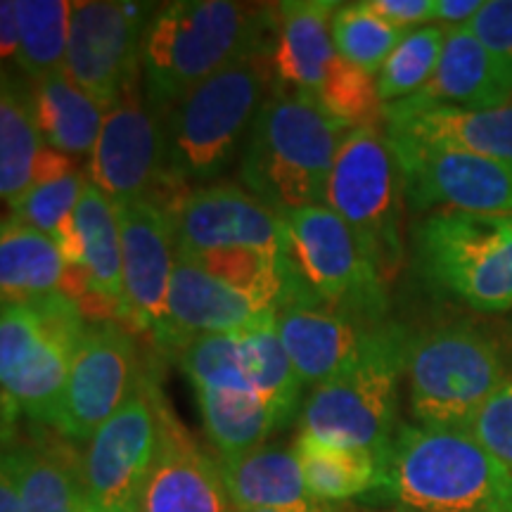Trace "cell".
Instances as JSON below:
<instances>
[{
	"instance_id": "6da1fadb",
	"label": "cell",
	"mask_w": 512,
	"mask_h": 512,
	"mask_svg": "<svg viewBox=\"0 0 512 512\" xmlns=\"http://www.w3.org/2000/svg\"><path fill=\"white\" fill-rule=\"evenodd\" d=\"M351 131L325 110L318 95L273 88L245 138L240 162L245 190L280 216L325 204L332 166Z\"/></svg>"
},
{
	"instance_id": "7a4b0ae2",
	"label": "cell",
	"mask_w": 512,
	"mask_h": 512,
	"mask_svg": "<svg viewBox=\"0 0 512 512\" xmlns=\"http://www.w3.org/2000/svg\"><path fill=\"white\" fill-rule=\"evenodd\" d=\"M375 494L413 512H512V477L470 430L401 425Z\"/></svg>"
},
{
	"instance_id": "3957f363",
	"label": "cell",
	"mask_w": 512,
	"mask_h": 512,
	"mask_svg": "<svg viewBox=\"0 0 512 512\" xmlns=\"http://www.w3.org/2000/svg\"><path fill=\"white\" fill-rule=\"evenodd\" d=\"M268 12L230 0H181L164 5L143 31V79L157 110L174 107L185 93L221 69L266 46Z\"/></svg>"
},
{
	"instance_id": "277c9868",
	"label": "cell",
	"mask_w": 512,
	"mask_h": 512,
	"mask_svg": "<svg viewBox=\"0 0 512 512\" xmlns=\"http://www.w3.org/2000/svg\"><path fill=\"white\" fill-rule=\"evenodd\" d=\"M411 332L382 323L370 332L356 361L313 387L302 408V434L380 460L399 432V382L406 375Z\"/></svg>"
},
{
	"instance_id": "5b68a950",
	"label": "cell",
	"mask_w": 512,
	"mask_h": 512,
	"mask_svg": "<svg viewBox=\"0 0 512 512\" xmlns=\"http://www.w3.org/2000/svg\"><path fill=\"white\" fill-rule=\"evenodd\" d=\"M88 323L67 294L3 304L0 316V382L5 415L24 413L57 430L69 370Z\"/></svg>"
},
{
	"instance_id": "8992f818",
	"label": "cell",
	"mask_w": 512,
	"mask_h": 512,
	"mask_svg": "<svg viewBox=\"0 0 512 512\" xmlns=\"http://www.w3.org/2000/svg\"><path fill=\"white\" fill-rule=\"evenodd\" d=\"M273 76V53H254L185 93L166 117V169L183 181L219 176L273 93Z\"/></svg>"
},
{
	"instance_id": "52a82bcc",
	"label": "cell",
	"mask_w": 512,
	"mask_h": 512,
	"mask_svg": "<svg viewBox=\"0 0 512 512\" xmlns=\"http://www.w3.org/2000/svg\"><path fill=\"white\" fill-rule=\"evenodd\" d=\"M420 278L479 313L512 311V214L434 209L413 228Z\"/></svg>"
},
{
	"instance_id": "ba28073f",
	"label": "cell",
	"mask_w": 512,
	"mask_h": 512,
	"mask_svg": "<svg viewBox=\"0 0 512 512\" xmlns=\"http://www.w3.org/2000/svg\"><path fill=\"white\" fill-rule=\"evenodd\" d=\"M406 380L418 425L467 430L510 377L494 337L448 323L408 339Z\"/></svg>"
},
{
	"instance_id": "9c48e42d",
	"label": "cell",
	"mask_w": 512,
	"mask_h": 512,
	"mask_svg": "<svg viewBox=\"0 0 512 512\" xmlns=\"http://www.w3.org/2000/svg\"><path fill=\"white\" fill-rule=\"evenodd\" d=\"M403 181L384 128H354L339 147L325 204L342 216L361 252L387 285L406 259L401 233Z\"/></svg>"
},
{
	"instance_id": "30bf717a",
	"label": "cell",
	"mask_w": 512,
	"mask_h": 512,
	"mask_svg": "<svg viewBox=\"0 0 512 512\" xmlns=\"http://www.w3.org/2000/svg\"><path fill=\"white\" fill-rule=\"evenodd\" d=\"M292 261L306 287L330 309L368 325L387 311L382 278L363 256L351 228L328 204L287 211Z\"/></svg>"
},
{
	"instance_id": "8fae6325",
	"label": "cell",
	"mask_w": 512,
	"mask_h": 512,
	"mask_svg": "<svg viewBox=\"0 0 512 512\" xmlns=\"http://www.w3.org/2000/svg\"><path fill=\"white\" fill-rule=\"evenodd\" d=\"M389 145L399 162L403 200L413 211L512 214V162L401 138H389Z\"/></svg>"
},
{
	"instance_id": "7c38bea8",
	"label": "cell",
	"mask_w": 512,
	"mask_h": 512,
	"mask_svg": "<svg viewBox=\"0 0 512 512\" xmlns=\"http://www.w3.org/2000/svg\"><path fill=\"white\" fill-rule=\"evenodd\" d=\"M157 384L140 377L136 392L88 441L83 475L91 512H136L157 451Z\"/></svg>"
},
{
	"instance_id": "4fadbf2b",
	"label": "cell",
	"mask_w": 512,
	"mask_h": 512,
	"mask_svg": "<svg viewBox=\"0 0 512 512\" xmlns=\"http://www.w3.org/2000/svg\"><path fill=\"white\" fill-rule=\"evenodd\" d=\"M166 209L174 219L178 252L252 249L292 256L290 228L283 216L240 185H200L166 204Z\"/></svg>"
},
{
	"instance_id": "5bb4252c",
	"label": "cell",
	"mask_w": 512,
	"mask_h": 512,
	"mask_svg": "<svg viewBox=\"0 0 512 512\" xmlns=\"http://www.w3.org/2000/svg\"><path fill=\"white\" fill-rule=\"evenodd\" d=\"M140 8L112 0L74 3L64 74L81 91L112 107L143 76Z\"/></svg>"
},
{
	"instance_id": "9a60e30c",
	"label": "cell",
	"mask_w": 512,
	"mask_h": 512,
	"mask_svg": "<svg viewBox=\"0 0 512 512\" xmlns=\"http://www.w3.org/2000/svg\"><path fill=\"white\" fill-rule=\"evenodd\" d=\"M166 140L157 107L145 102L140 81L107 110L98 143L88 162V178L114 207L152 200L164 181Z\"/></svg>"
},
{
	"instance_id": "2e32d148",
	"label": "cell",
	"mask_w": 512,
	"mask_h": 512,
	"mask_svg": "<svg viewBox=\"0 0 512 512\" xmlns=\"http://www.w3.org/2000/svg\"><path fill=\"white\" fill-rule=\"evenodd\" d=\"M138 347L117 323L88 325L69 370L57 430L74 441H91L95 432L136 392Z\"/></svg>"
},
{
	"instance_id": "e0dca14e",
	"label": "cell",
	"mask_w": 512,
	"mask_h": 512,
	"mask_svg": "<svg viewBox=\"0 0 512 512\" xmlns=\"http://www.w3.org/2000/svg\"><path fill=\"white\" fill-rule=\"evenodd\" d=\"M121 230L124 302L121 316L133 328L159 335L166 320L176 266V228L166 204L136 200L117 207Z\"/></svg>"
},
{
	"instance_id": "ac0fdd59",
	"label": "cell",
	"mask_w": 512,
	"mask_h": 512,
	"mask_svg": "<svg viewBox=\"0 0 512 512\" xmlns=\"http://www.w3.org/2000/svg\"><path fill=\"white\" fill-rule=\"evenodd\" d=\"M157 403V451L140 489L136 512H230L219 460L204 453L183 422L176 418L164 394Z\"/></svg>"
},
{
	"instance_id": "d6986e66",
	"label": "cell",
	"mask_w": 512,
	"mask_h": 512,
	"mask_svg": "<svg viewBox=\"0 0 512 512\" xmlns=\"http://www.w3.org/2000/svg\"><path fill=\"white\" fill-rule=\"evenodd\" d=\"M375 328L377 325L325 306L309 287L292 292L275 309V330L302 382L313 387L328 382L356 361Z\"/></svg>"
},
{
	"instance_id": "ffe728a7",
	"label": "cell",
	"mask_w": 512,
	"mask_h": 512,
	"mask_svg": "<svg viewBox=\"0 0 512 512\" xmlns=\"http://www.w3.org/2000/svg\"><path fill=\"white\" fill-rule=\"evenodd\" d=\"M271 311L275 309L266 302L216 278L176 252L166 320L157 342L178 351L195 337L233 335L247 330Z\"/></svg>"
},
{
	"instance_id": "44dd1931",
	"label": "cell",
	"mask_w": 512,
	"mask_h": 512,
	"mask_svg": "<svg viewBox=\"0 0 512 512\" xmlns=\"http://www.w3.org/2000/svg\"><path fill=\"white\" fill-rule=\"evenodd\" d=\"M437 105L463 110H494L512 105V62L486 48L467 27L448 29L444 53L432 81L418 95L384 105L382 117Z\"/></svg>"
},
{
	"instance_id": "7402d4cb",
	"label": "cell",
	"mask_w": 512,
	"mask_h": 512,
	"mask_svg": "<svg viewBox=\"0 0 512 512\" xmlns=\"http://www.w3.org/2000/svg\"><path fill=\"white\" fill-rule=\"evenodd\" d=\"M0 292L3 304L67 294L76 299L88 292L81 268L69 266L57 242L17 216L3 221L0 233Z\"/></svg>"
},
{
	"instance_id": "603a6c76",
	"label": "cell",
	"mask_w": 512,
	"mask_h": 512,
	"mask_svg": "<svg viewBox=\"0 0 512 512\" xmlns=\"http://www.w3.org/2000/svg\"><path fill=\"white\" fill-rule=\"evenodd\" d=\"M339 3L332 0H292L278 5L273 67L278 81L294 91L318 95L339 60L332 17Z\"/></svg>"
},
{
	"instance_id": "cb8c5ba5",
	"label": "cell",
	"mask_w": 512,
	"mask_h": 512,
	"mask_svg": "<svg viewBox=\"0 0 512 512\" xmlns=\"http://www.w3.org/2000/svg\"><path fill=\"white\" fill-rule=\"evenodd\" d=\"M384 131L389 138L512 162V105L494 110L437 105L415 112L384 114Z\"/></svg>"
},
{
	"instance_id": "d4e9b609",
	"label": "cell",
	"mask_w": 512,
	"mask_h": 512,
	"mask_svg": "<svg viewBox=\"0 0 512 512\" xmlns=\"http://www.w3.org/2000/svg\"><path fill=\"white\" fill-rule=\"evenodd\" d=\"M216 460L233 510L309 508L318 503L306 486L294 446L264 444Z\"/></svg>"
},
{
	"instance_id": "484cf974",
	"label": "cell",
	"mask_w": 512,
	"mask_h": 512,
	"mask_svg": "<svg viewBox=\"0 0 512 512\" xmlns=\"http://www.w3.org/2000/svg\"><path fill=\"white\" fill-rule=\"evenodd\" d=\"M5 453L15 463L24 512H91L83 456L62 437L36 434Z\"/></svg>"
},
{
	"instance_id": "4316f807",
	"label": "cell",
	"mask_w": 512,
	"mask_h": 512,
	"mask_svg": "<svg viewBox=\"0 0 512 512\" xmlns=\"http://www.w3.org/2000/svg\"><path fill=\"white\" fill-rule=\"evenodd\" d=\"M79 266L86 275L88 292L102 304L121 311L124 302V271H121L119 216L110 197L88 178L74 214Z\"/></svg>"
},
{
	"instance_id": "83f0119b",
	"label": "cell",
	"mask_w": 512,
	"mask_h": 512,
	"mask_svg": "<svg viewBox=\"0 0 512 512\" xmlns=\"http://www.w3.org/2000/svg\"><path fill=\"white\" fill-rule=\"evenodd\" d=\"M110 107L81 91L67 74L60 72L36 83L34 114L43 143L69 157L93 155Z\"/></svg>"
},
{
	"instance_id": "f1b7e54d",
	"label": "cell",
	"mask_w": 512,
	"mask_h": 512,
	"mask_svg": "<svg viewBox=\"0 0 512 512\" xmlns=\"http://www.w3.org/2000/svg\"><path fill=\"white\" fill-rule=\"evenodd\" d=\"M240 344L249 384L273 411L278 430H285L299 413V408H304L302 392L306 384L275 330V311L266 313L264 318L242 330Z\"/></svg>"
},
{
	"instance_id": "f546056e",
	"label": "cell",
	"mask_w": 512,
	"mask_h": 512,
	"mask_svg": "<svg viewBox=\"0 0 512 512\" xmlns=\"http://www.w3.org/2000/svg\"><path fill=\"white\" fill-rule=\"evenodd\" d=\"M204 434L219 456H238L264 446L278 430L266 401L249 389H202L195 392Z\"/></svg>"
},
{
	"instance_id": "4dcf8cb0",
	"label": "cell",
	"mask_w": 512,
	"mask_h": 512,
	"mask_svg": "<svg viewBox=\"0 0 512 512\" xmlns=\"http://www.w3.org/2000/svg\"><path fill=\"white\" fill-rule=\"evenodd\" d=\"M294 448L302 463L306 486L318 503L349 501L377 489L380 460L373 453L325 444L302 432L294 441Z\"/></svg>"
},
{
	"instance_id": "1f68e13d",
	"label": "cell",
	"mask_w": 512,
	"mask_h": 512,
	"mask_svg": "<svg viewBox=\"0 0 512 512\" xmlns=\"http://www.w3.org/2000/svg\"><path fill=\"white\" fill-rule=\"evenodd\" d=\"M46 147L38 131L34 98L19 91L3 74L0 93V197L10 209L34 185L38 155Z\"/></svg>"
},
{
	"instance_id": "d6a6232c",
	"label": "cell",
	"mask_w": 512,
	"mask_h": 512,
	"mask_svg": "<svg viewBox=\"0 0 512 512\" xmlns=\"http://www.w3.org/2000/svg\"><path fill=\"white\" fill-rule=\"evenodd\" d=\"M72 10L67 0H17V62L36 83L64 72Z\"/></svg>"
},
{
	"instance_id": "836d02e7",
	"label": "cell",
	"mask_w": 512,
	"mask_h": 512,
	"mask_svg": "<svg viewBox=\"0 0 512 512\" xmlns=\"http://www.w3.org/2000/svg\"><path fill=\"white\" fill-rule=\"evenodd\" d=\"M86 185L88 176L83 171H72V174L55 178V181L34 185L12 207V216L50 235L57 242L69 266H79V242H76L74 214Z\"/></svg>"
},
{
	"instance_id": "e575fe53",
	"label": "cell",
	"mask_w": 512,
	"mask_h": 512,
	"mask_svg": "<svg viewBox=\"0 0 512 512\" xmlns=\"http://www.w3.org/2000/svg\"><path fill=\"white\" fill-rule=\"evenodd\" d=\"M403 36L406 31L384 22L370 8L368 0L339 3L335 17H332V38H335L337 55L370 76L382 72L384 62L403 41Z\"/></svg>"
},
{
	"instance_id": "d590c367",
	"label": "cell",
	"mask_w": 512,
	"mask_h": 512,
	"mask_svg": "<svg viewBox=\"0 0 512 512\" xmlns=\"http://www.w3.org/2000/svg\"><path fill=\"white\" fill-rule=\"evenodd\" d=\"M448 27L444 24H427L406 31L403 41L384 62L377 74V95L382 105H394L411 95H418L437 72Z\"/></svg>"
},
{
	"instance_id": "8d00e7d4",
	"label": "cell",
	"mask_w": 512,
	"mask_h": 512,
	"mask_svg": "<svg viewBox=\"0 0 512 512\" xmlns=\"http://www.w3.org/2000/svg\"><path fill=\"white\" fill-rule=\"evenodd\" d=\"M178 363L188 377L192 392L202 389H249L240 332L233 335H202L178 349Z\"/></svg>"
},
{
	"instance_id": "74e56055",
	"label": "cell",
	"mask_w": 512,
	"mask_h": 512,
	"mask_svg": "<svg viewBox=\"0 0 512 512\" xmlns=\"http://www.w3.org/2000/svg\"><path fill=\"white\" fill-rule=\"evenodd\" d=\"M318 100L330 114L351 128L377 126L382 117V102L377 95V79L354 64L344 62L342 57L335 62L332 72L318 91Z\"/></svg>"
},
{
	"instance_id": "f35d334b",
	"label": "cell",
	"mask_w": 512,
	"mask_h": 512,
	"mask_svg": "<svg viewBox=\"0 0 512 512\" xmlns=\"http://www.w3.org/2000/svg\"><path fill=\"white\" fill-rule=\"evenodd\" d=\"M467 430L512 477V377L479 408Z\"/></svg>"
},
{
	"instance_id": "ab89813d",
	"label": "cell",
	"mask_w": 512,
	"mask_h": 512,
	"mask_svg": "<svg viewBox=\"0 0 512 512\" xmlns=\"http://www.w3.org/2000/svg\"><path fill=\"white\" fill-rule=\"evenodd\" d=\"M486 48L512 62V0H484L482 10L467 24Z\"/></svg>"
},
{
	"instance_id": "60d3db41",
	"label": "cell",
	"mask_w": 512,
	"mask_h": 512,
	"mask_svg": "<svg viewBox=\"0 0 512 512\" xmlns=\"http://www.w3.org/2000/svg\"><path fill=\"white\" fill-rule=\"evenodd\" d=\"M368 3L384 22L403 31L437 22V0H368Z\"/></svg>"
},
{
	"instance_id": "b9f144b4",
	"label": "cell",
	"mask_w": 512,
	"mask_h": 512,
	"mask_svg": "<svg viewBox=\"0 0 512 512\" xmlns=\"http://www.w3.org/2000/svg\"><path fill=\"white\" fill-rule=\"evenodd\" d=\"M482 5L484 0H437V22L448 29L467 27Z\"/></svg>"
},
{
	"instance_id": "7bdbcfd3",
	"label": "cell",
	"mask_w": 512,
	"mask_h": 512,
	"mask_svg": "<svg viewBox=\"0 0 512 512\" xmlns=\"http://www.w3.org/2000/svg\"><path fill=\"white\" fill-rule=\"evenodd\" d=\"M0 53H3V60H17V53H19L17 0H3V3H0Z\"/></svg>"
},
{
	"instance_id": "ee69618b",
	"label": "cell",
	"mask_w": 512,
	"mask_h": 512,
	"mask_svg": "<svg viewBox=\"0 0 512 512\" xmlns=\"http://www.w3.org/2000/svg\"><path fill=\"white\" fill-rule=\"evenodd\" d=\"M0 512H24L15 463H12L10 453L5 451H3V470H0Z\"/></svg>"
},
{
	"instance_id": "f6af8a7d",
	"label": "cell",
	"mask_w": 512,
	"mask_h": 512,
	"mask_svg": "<svg viewBox=\"0 0 512 512\" xmlns=\"http://www.w3.org/2000/svg\"><path fill=\"white\" fill-rule=\"evenodd\" d=\"M230 512H330L325 503L309 505V508H275V510H230Z\"/></svg>"
},
{
	"instance_id": "bcb514c9",
	"label": "cell",
	"mask_w": 512,
	"mask_h": 512,
	"mask_svg": "<svg viewBox=\"0 0 512 512\" xmlns=\"http://www.w3.org/2000/svg\"><path fill=\"white\" fill-rule=\"evenodd\" d=\"M389 512H413V510H401V508H396V510H389Z\"/></svg>"
}]
</instances>
